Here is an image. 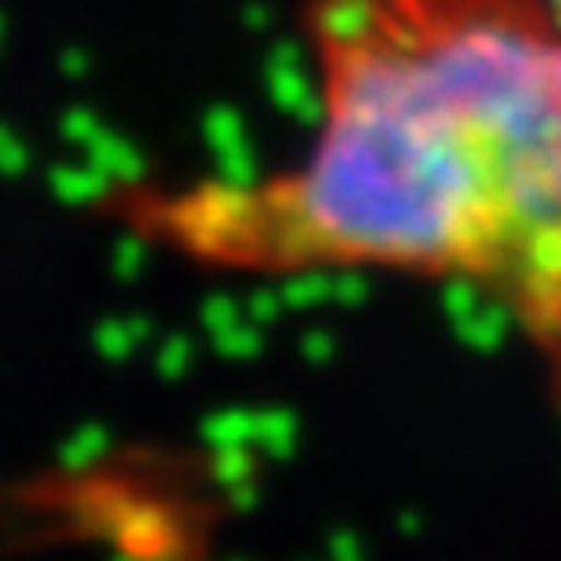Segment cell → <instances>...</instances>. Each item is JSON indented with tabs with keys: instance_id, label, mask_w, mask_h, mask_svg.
Returning a JSON list of instances; mask_svg holds the SVG:
<instances>
[{
	"instance_id": "6da1fadb",
	"label": "cell",
	"mask_w": 561,
	"mask_h": 561,
	"mask_svg": "<svg viewBox=\"0 0 561 561\" xmlns=\"http://www.w3.org/2000/svg\"><path fill=\"white\" fill-rule=\"evenodd\" d=\"M319 117L253 179L113 192L202 272H383L491 300L561 398V20L548 0H309Z\"/></svg>"
},
{
	"instance_id": "7a4b0ae2",
	"label": "cell",
	"mask_w": 561,
	"mask_h": 561,
	"mask_svg": "<svg viewBox=\"0 0 561 561\" xmlns=\"http://www.w3.org/2000/svg\"><path fill=\"white\" fill-rule=\"evenodd\" d=\"M548 5H552V10H557V20H561V0H548Z\"/></svg>"
}]
</instances>
